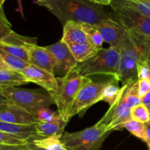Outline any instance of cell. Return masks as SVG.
Segmentation results:
<instances>
[{
  "instance_id": "cell-14",
  "label": "cell",
  "mask_w": 150,
  "mask_h": 150,
  "mask_svg": "<svg viewBox=\"0 0 150 150\" xmlns=\"http://www.w3.org/2000/svg\"><path fill=\"white\" fill-rule=\"evenodd\" d=\"M35 125H21L12 124L0 120V131L18 136L24 140L32 142L35 139H40V137L37 134Z\"/></svg>"
},
{
  "instance_id": "cell-13",
  "label": "cell",
  "mask_w": 150,
  "mask_h": 150,
  "mask_svg": "<svg viewBox=\"0 0 150 150\" xmlns=\"http://www.w3.org/2000/svg\"><path fill=\"white\" fill-rule=\"evenodd\" d=\"M62 40L68 43H91L89 37L83 29L81 23L68 21L63 26Z\"/></svg>"
},
{
  "instance_id": "cell-34",
  "label": "cell",
  "mask_w": 150,
  "mask_h": 150,
  "mask_svg": "<svg viewBox=\"0 0 150 150\" xmlns=\"http://www.w3.org/2000/svg\"><path fill=\"white\" fill-rule=\"evenodd\" d=\"M87 1L94 3V4H98V5L107 6L110 5L111 0H87Z\"/></svg>"
},
{
  "instance_id": "cell-39",
  "label": "cell",
  "mask_w": 150,
  "mask_h": 150,
  "mask_svg": "<svg viewBox=\"0 0 150 150\" xmlns=\"http://www.w3.org/2000/svg\"><path fill=\"white\" fill-rule=\"evenodd\" d=\"M36 1H37V3H38V4H39L40 5L42 6V4L45 3V1H46V0H36Z\"/></svg>"
},
{
  "instance_id": "cell-11",
  "label": "cell",
  "mask_w": 150,
  "mask_h": 150,
  "mask_svg": "<svg viewBox=\"0 0 150 150\" xmlns=\"http://www.w3.org/2000/svg\"><path fill=\"white\" fill-rule=\"evenodd\" d=\"M0 120L21 125H30L38 122V120L28 111L11 103L0 105Z\"/></svg>"
},
{
  "instance_id": "cell-22",
  "label": "cell",
  "mask_w": 150,
  "mask_h": 150,
  "mask_svg": "<svg viewBox=\"0 0 150 150\" xmlns=\"http://www.w3.org/2000/svg\"><path fill=\"white\" fill-rule=\"evenodd\" d=\"M122 128H125L131 134H133V136L146 143V126H145L144 123L139 122L133 120H130L123 125Z\"/></svg>"
},
{
  "instance_id": "cell-17",
  "label": "cell",
  "mask_w": 150,
  "mask_h": 150,
  "mask_svg": "<svg viewBox=\"0 0 150 150\" xmlns=\"http://www.w3.org/2000/svg\"><path fill=\"white\" fill-rule=\"evenodd\" d=\"M78 63L83 62L95 57L99 50L92 43H68L67 44Z\"/></svg>"
},
{
  "instance_id": "cell-15",
  "label": "cell",
  "mask_w": 150,
  "mask_h": 150,
  "mask_svg": "<svg viewBox=\"0 0 150 150\" xmlns=\"http://www.w3.org/2000/svg\"><path fill=\"white\" fill-rule=\"evenodd\" d=\"M67 122L64 121L62 117H59L54 121L45 122L38 121L35 125L37 134L40 138H47L50 136L63 135L64 129Z\"/></svg>"
},
{
  "instance_id": "cell-10",
  "label": "cell",
  "mask_w": 150,
  "mask_h": 150,
  "mask_svg": "<svg viewBox=\"0 0 150 150\" xmlns=\"http://www.w3.org/2000/svg\"><path fill=\"white\" fill-rule=\"evenodd\" d=\"M25 48L27 51L29 64L54 74L57 66V60L45 46H39L37 43H29L26 44Z\"/></svg>"
},
{
  "instance_id": "cell-37",
  "label": "cell",
  "mask_w": 150,
  "mask_h": 150,
  "mask_svg": "<svg viewBox=\"0 0 150 150\" xmlns=\"http://www.w3.org/2000/svg\"><path fill=\"white\" fill-rule=\"evenodd\" d=\"M0 70H11L0 57Z\"/></svg>"
},
{
  "instance_id": "cell-8",
  "label": "cell",
  "mask_w": 150,
  "mask_h": 150,
  "mask_svg": "<svg viewBox=\"0 0 150 150\" xmlns=\"http://www.w3.org/2000/svg\"><path fill=\"white\" fill-rule=\"evenodd\" d=\"M103 39L111 47L120 50L127 36V32L120 23L110 17L98 24L95 25Z\"/></svg>"
},
{
  "instance_id": "cell-29",
  "label": "cell",
  "mask_w": 150,
  "mask_h": 150,
  "mask_svg": "<svg viewBox=\"0 0 150 150\" xmlns=\"http://www.w3.org/2000/svg\"><path fill=\"white\" fill-rule=\"evenodd\" d=\"M29 142L24 140L18 136H13L0 131V144L7 145H24L29 144Z\"/></svg>"
},
{
  "instance_id": "cell-9",
  "label": "cell",
  "mask_w": 150,
  "mask_h": 150,
  "mask_svg": "<svg viewBox=\"0 0 150 150\" xmlns=\"http://www.w3.org/2000/svg\"><path fill=\"white\" fill-rule=\"evenodd\" d=\"M45 47L57 60V66L54 75L58 73L62 74L64 76L76 68L79 63L73 57L68 45L64 41L61 40L53 45Z\"/></svg>"
},
{
  "instance_id": "cell-38",
  "label": "cell",
  "mask_w": 150,
  "mask_h": 150,
  "mask_svg": "<svg viewBox=\"0 0 150 150\" xmlns=\"http://www.w3.org/2000/svg\"><path fill=\"white\" fill-rule=\"evenodd\" d=\"M145 64L147 65V67H149V69L150 70V47L147 51V54H146V58H145Z\"/></svg>"
},
{
  "instance_id": "cell-24",
  "label": "cell",
  "mask_w": 150,
  "mask_h": 150,
  "mask_svg": "<svg viewBox=\"0 0 150 150\" xmlns=\"http://www.w3.org/2000/svg\"><path fill=\"white\" fill-rule=\"evenodd\" d=\"M0 49L28 62V54L24 47L0 41Z\"/></svg>"
},
{
  "instance_id": "cell-19",
  "label": "cell",
  "mask_w": 150,
  "mask_h": 150,
  "mask_svg": "<svg viewBox=\"0 0 150 150\" xmlns=\"http://www.w3.org/2000/svg\"><path fill=\"white\" fill-rule=\"evenodd\" d=\"M62 135H57L47 138H40L35 139L31 143L36 147L45 150H69L62 142Z\"/></svg>"
},
{
  "instance_id": "cell-42",
  "label": "cell",
  "mask_w": 150,
  "mask_h": 150,
  "mask_svg": "<svg viewBox=\"0 0 150 150\" xmlns=\"http://www.w3.org/2000/svg\"><path fill=\"white\" fill-rule=\"evenodd\" d=\"M148 110H149V122H150V107L148 108Z\"/></svg>"
},
{
  "instance_id": "cell-16",
  "label": "cell",
  "mask_w": 150,
  "mask_h": 150,
  "mask_svg": "<svg viewBox=\"0 0 150 150\" xmlns=\"http://www.w3.org/2000/svg\"><path fill=\"white\" fill-rule=\"evenodd\" d=\"M112 10H129L150 17V1L141 0H111Z\"/></svg>"
},
{
  "instance_id": "cell-12",
  "label": "cell",
  "mask_w": 150,
  "mask_h": 150,
  "mask_svg": "<svg viewBox=\"0 0 150 150\" xmlns=\"http://www.w3.org/2000/svg\"><path fill=\"white\" fill-rule=\"evenodd\" d=\"M21 73L29 83L32 82L39 85L46 92H54L57 89V77L54 73H49L32 64H29Z\"/></svg>"
},
{
  "instance_id": "cell-1",
  "label": "cell",
  "mask_w": 150,
  "mask_h": 150,
  "mask_svg": "<svg viewBox=\"0 0 150 150\" xmlns=\"http://www.w3.org/2000/svg\"><path fill=\"white\" fill-rule=\"evenodd\" d=\"M42 6L54 14L63 26L68 21L96 25L111 17L103 6L87 0H46Z\"/></svg>"
},
{
  "instance_id": "cell-32",
  "label": "cell",
  "mask_w": 150,
  "mask_h": 150,
  "mask_svg": "<svg viewBox=\"0 0 150 150\" xmlns=\"http://www.w3.org/2000/svg\"><path fill=\"white\" fill-rule=\"evenodd\" d=\"M139 96L141 99L146 94L150 92V81L147 79H139Z\"/></svg>"
},
{
  "instance_id": "cell-18",
  "label": "cell",
  "mask_w": 150,
  "mask_h": 150,
  "mask_svg": "<svg viewBox=\"0 0 150 150\" xmlns=\"http://www.w3.org/2000/svg\"><path fill=\"white\" fill-rule=\"evenodd\" d=\"M23 74L13 70H0V85L2 86H17L29 83Z\"/></svg>"
},
{
  "instance_id": "cell-31",
  "label": "cell",
  "mask_w": 150,
  "mask_h": 150,
  "mask_svg": "<svg viewBox=\"0 0 150 150\" xmlns=\"http://www.w3.org/2000/svg\"><path fill=\"white\" fill-rule=\"evenodd\" d=\"M0 150H34V144L31 142L24 145H7L0 144Z\"/></svg>"
},
{
  "instance_id": "cell-27",
  "label": "cell",
  "mask_w": 150,
  "mask_h": 150,
  "mask_svg": "<svg viewBox=\"0 0 150 150\" xmlns=\"http://www.w3.org/2000/svg\"><path fill=\"white\" fill-rule=\"evenodd\" d=\"M12 24L7 19L4 10V5H0V41L13 32Z\"/></svg>"
},
{
  "instance_id": "cell-41",
  "label": "cell",
  "mask_w": 150,
  "mask_h": 150,
  "mask_svg": "<svg viewBox=\"0 0 150 150\" xmlns=\"http://www.w3.org/2000/svg\"><path fill=\"white\" fill-rule=\"evenodd\" d=\"M34 150H45V149H40V148L36 147V146L34 145Z\"/></svg>"
},
{
  "instance_id": "cell-7",
  "label": "cell",
  "mask_w": 150,
  "mask_h": 150,
  "mask_svg": "<svg viewBox=\"0 0 150 150\" xmlns=\"http://www.w3.org/2000/svg\"><path fill=\"white\" fill-rule=\"evenodd\" d=\"M113 16L127 32L150 38V17L129 10H113Z\"/></svg>"
},
{
  "instance_id": "cell-23",
  "label": "cell",
  "mask_w": 150,
  "mask_h": 150,
  "mask_svg": "<svg viewBox=\"0 0 150 150\" xmlns=\"http://www.w3.org/2000/svg\"><path fill=\"white\" fill-rule=\"evenodd\" d=\"M83 29L89 37V41L98 50L103 48V43L104 40L101 36L99 31L96 29L95 25L87 24V23H81Z\"/></svg>"
},
{
  "instance_id": "cell-28",
  "label": "cell",
  "mask_w": 150,
  "mask_h": 150,
  "mask_svg": "<svg viewBox=\"0 0 150 150\" xmlns=\"http://www.w3.org/2000/svg\"><path fill=\"white\" fill-rule=\"evenodd\" d=\"M59 117H61V115L58 111H54L50 109L49 108H42L38 111L36 119L38 121L49 122L54 121Z\"/></svg>"
},
{
  "instance_id": "cell-3",
  "label": "cell",
  "mask_w": 150,
  "mask_h": 150,
  "mask_svg": "<svg viewBox=\"0 0 150 150\" xmlns=\"http://www.w3.org/2000/svg\"><path fill=\"white\" fill-rule=\"evenodd\" d=\"M2 93L9 103L18 105L36 118L40 108H49L54 101L42 89H28L16 86H2Z\"/></svg>"
},
{
  "instance_id": "cell-35",
  "label": "cell",
  "mask_w": 150,
  "mask_h": 150,
  "mask_svg": "<svg viewBox=\"0 0 150 150\" xmlns=\"http://www.w3.org/2000/svg\"><path fill=\"white\" fill-rule=\"evenodd\" d=\"M145 126H146V144L148 146H150V122L145 123Z\"/></svg>"
},
{
  "instance_id": "cell-6",
  "label": "cell",
  "mask_w": 150,
  "mask_h": 150,
  "mask_svg": "<svg viewBox=\"0 0 150 150\" xmlns=\"http://www.w3.org/2000/svg\"><path fill=\"white\" fill-rule=\"evenodd\" d=\"M109 82L110 80L102 82H94L91 81L84 85L77 94L71 106L67 110L63 118L64 121L68 122L75 115L85 112L89 107L101 101L103 90Z\"/></svg>"
},
{
  "instance_id": "cell-20",
  "label": "cell",
  "mask_w": 150,
  "mask_h": 150,
  "mask_svg": "<svg viewBox=\"0 0 150 150\" xmlns=\"http://www.w3.org/2000/svg\"><path fill=\"white\" fill-rule=\"evenodd\" d=\"M118 82L113 78V79L110 80L108 84L103 90L101 101L107 103L109 104L110 106L114 105L121 92V87H119Z\"/></svg>"
},
{
  "instance_id": "cell-43",
  "label": "cell",
  "mask_w": 150,
  "mask_h": 150,
  "mask_svg": "<svg viewBox=\"0 0 150 150\" xmlns=\"http://www.w3.org/2000/svg\"><path fill=\"white\" fill-rule=\"evenodd\" d=\"M141 1H150V0H141Z\"/></svg>"
},
{
  "instance_id": "cell-2",
  "label": "cell",
  "mask_w": 150,
  "mask_h": 150,
  "mask_svg": "<svg viewBox=\"0 0 150 150\" xmlns=\"http://www.w3.org/2000/svg\"><path fill=\"white\" fill-rule=\"evenodd\" d=\"M91 81L89 77L81 76L76 68L65 76L57 77V89L48 93L54 101L57 111L62 119L74 102L80 89Z\"/></svg>"
},
{
  "instance_id": "cell-33",
  "label": "cell",
  "mask_w": 150,
  "mask_h": 150,
  "mask_svg": "<svg viewBox=\"0 0 150 150\" xmlns=\"http://www.w3.org/2000/svg\"><path fill=\"white\" fill-rule=\"evenodd\" d=\"M142 104L146 107L149 108L150 107V92L144 95L143 98H142Z\"/></svg>"
},
{
  "instance_id": "cell-25",
  "label": "cell",
  "mask_w": 150,
  "mask_h": 150,
  "mask_svg": "<svg viewBox=\"0 0 150 150\" xmlns=\"http://www.w3.org/2000/svg\"><path fill=\"white\" fill-rule=\"evenodd\" d=\"M1 41L4 42H7V43L13 44V45H19V46H22L25 48L26 44L37 43V38L21 36V35L16 33L13 31L9 36H7V38H5Z\"/></svg>"
},
{
  "instance_id": "cell-5",
  "label": "cell",
  "mask_w": 150,
  "mask_h": 150,
  "mask_svg": "<svg viewBox=\"0 0 150 150\" xmlns=\"http://www.w3.org/2000/svg\"><path fill=\"white\" fill-rule=\"evenodd\" d=\"M120 50L114 47H108L99 50L95 57L83 62L79 63L76 70L81 76L105 75L115 79L117 73Z\"/></svg>"
},
{
  "instance_id": "cell-4",
  "label": "cell",
  "mask_w": 150,
  "mask_h": 150,
  "mask_svg": "<svg viewBox=\"0 0 150 150\" xmlns=\"http://www.w3.org/2000/svg\"><path fill=\"white\" fill-rule=\"evenodd\" d=\"M107 126L100 123L75 133L64 132L61 141L69 150H100L110 133Z\"/></svg>"
},
{
  "instance_id": "cell-40",
  "label": "cell",
  "mask_w": 150,
  "mask_h": 150,
  "mask_svg": "<svg viewBox=\"0 0 150 150\" xmlns=\"http://www.w3.org/2000/svg\"><path fill=\"white\" fill-rule=\"evenodd\" d=\"M6 0H0V5H4Z\"/></svg>"
},
{
  "instance_id": "cell-44",
  "label": "cell",
  "mask_w": 150,
  "mask_h": 150,
  "mask_svg": "<svg viewBox=\"0 0 150 150\" xmlns=\"http://www.w3.org/2000/svg\"><path fill=\"white\" fill-rule=\"evenodd\" d=\"M148 150H150V146L149 147V149H148Z\"/></svg>"
},
{
  "instance_id": "cell-30",
  "label": "cell",
  "mask_w": 150,
  "mask_h": 150,
  "mask_svg": "<svg viewBox=\"0 0 150 150\" xmlns=\"http://www.w3.org/2000/svg\"><path fill=\"white\" fill-rule=\"evenodd\" d=\"M138 80L147 79L150 81V70L145 62H139L137 64Z\"/></svg>"
},
{
  "instance_id": "cell-36",
  "label": "cell",
  "mask_w": 150,
  "mask_h": 150,
  "mask_svg": "<svg viewBox=\"0 0 150 150\" xmlns=\"http://www.w3.org/2000/svg\"><path fill=\"white\" fill-rule=\"evenodd\" d=\"M9 103L8 100H7V98L4 97V95L2 93V86L0 85V105L4 103Z\"/></svg>"
},
{
  "instance_id": "cell-26",
  "label": "cell",
  "mask_w": 150,
  "mask_h": 150,
  "mask_svg": "<svg viewBox=\"0 0 150 150\" xmlns=\"http://www.w3.org/2000/svg\"><path fill=\"white\" fill-rule=\"evenodd\" d=\"M130 115L132 120L139 122L145 124L149 122V113L148 108L142 103L133 107L130 109Z\"/></svg>"
},
{
  "instance_id": "cell-21",
  "label": "cell",
  "mask_w": 150,
  "mask_h": 150,
  "mask_svg": "<svg viewBox=\"0 0 150 150\" xmlns=\"http://www.w3.org/2000/svg\"><path fill=\"white\" fill-rule=\"evenodd\" d=\"M0 57L11 70L20 73H21L26 67L30 64L27 62L10 54H7L1 49H0Z\"/></svg>"
}]
</instances>
